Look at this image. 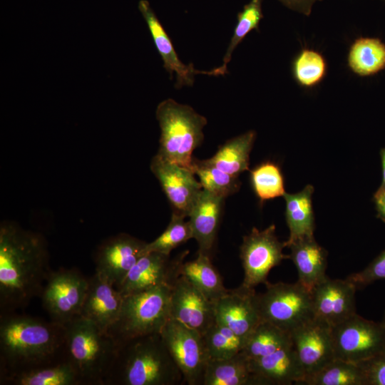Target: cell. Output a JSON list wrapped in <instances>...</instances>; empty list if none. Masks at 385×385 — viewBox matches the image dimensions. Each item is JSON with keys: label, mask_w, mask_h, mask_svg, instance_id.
I'll use <instances>...</instances> for the list:
<instances>
[{"label": "cell", "mask_w": 385, "mask_h": 385, "mask_svg": "<svg viewBox=\"0 0 385 385\" xmlns=\"http://www.w3.org/2000/svg\"><path fill=\"white\" fill-rule=\"evenodd\" d=\"M257 303L261 321L289 333L314 318L311 292L298 282H267Z\"/></svg>", "instance_id": "7"}, {"label": "cell", "mask_w": 385, "mask_h": 385, "mask_svg": "<svg viewBox=\"0 0 385 385\" xmlns=\"http://www.w3.org/2000/svg\"><path fill=\"white\" fill-rule=\"evenodd\" d=\"M66 360L64 325L16 312L0 314V376Z\"/></svg>", "instance_id": "2"}, {"label": "cell", "mask_w": 385, "mask_h": 385, "mask_svg": "<svg viewBox=\"0 0 385 385\" xmlns=\"http://www.w3.org/2000/svg\"><path fill=\"white\" fill-rule=\"evenodd\" d=\"M172 288L162 285L123 297L118 317L107 330L118 345L138 337L160 333L170 317Z\"/></svg>", "instance_id": "6"}, {"label": "cell", "mask_w": 385, "mask_h": 385, "mask_svg": "<svg viewBox=\"0 0 385 385\" xmlns=\"http://www.w3.org/2000/svg\"><path fill=\"white\" fill-rule=\"evenodd\" d=\"M262 0H251L245 4L243 9L237 14V22L227 49L223 58L222 66L212 70V76H223L227 72V63L238 44L252 30H257L263 18Z\"/></svg>", "instance_id": "33"}, {"label": "cell", "mask_w": 385, "mask_h": 385, "mask_svg": "<svg viewBox=\"0 0 385 385\" xmlns=\"http://www.w3.org/2000/svg\"><path fill=\"white\" fill-rule=\"evenodd\" d=\"M380 322H381V324H382V326L384 327V328L385 329V312L384 313V316L382 317V319H381V321Z\"/></svg>", "instance_id": "43"}, {"label": "cell", "mask_w": 385, "mask_h": 385, "mask_svg": "<svg viewBox=\"0 0 385 385\" xmlns=\"http://www.w3.org/2000/svg\"><path fill=\"white\" fill-rule=\"evenodd\" d=\"M170 317L202 334L216 321L215 302L180 275L172 288Z\"/></svg>", "instance_id": "16"}, {"label": "cell", "mask_w": 385, "mask_h": 385, "mask_svg": "<svg viewBox=\"0 0 385 385\" xmlns=\"http://www.w3.org/2000/svg\"><path fill=\"white\" fill-rule=\"evenodd\" d=\"M174 361L188 385H202L208 361L202 337L196 330L170 318L160 332Z\"/></svg>", "instance_id": "11"}, {"label": "cell", "mask_w": 385, "mask_h": 385, "mask_svg": "<svg viewBox=\"0 0 385 385\" xmlns=\"http://www.w3.org/2000/svg\"><path fill=\"white\" fill-rule=\"evenodd\" d=\"M305 378L335 359L331 327L312 319L290 332Z\"/></svg>", "instance_id": "17"}, {"label": "cell", "mask_w": 385, "mask_h": 385, "mask_svg": "<svg viewBox=\"0 0 385 385\" xmlns=\"http://www.w3.org/2000/svg\"><path fill=\"white\" fill-rule=\"evenodd\" d=\"M331 332L335 359L358 364L385 351V329L381 322L356 313Z\"/></svg>", "instance_id": "8"}, {"label": "cell", "mask_w": 385, "mask_h": 385, "mask_svg": "<svg viewBox=\"0 0 385 385\" xmlns=\"http://www.w3.org/2000/svg\"><path fill=\"white\" fill-rule=\"evenodd\" d=\"M192 171L197 175L202 189L225 199L237 192L240 188L238 177L217 168L206 159L194 158Z\"/></svg>", "instance_id": "34"}, {"label": "cell", "mask_w": 385, "mask_h": 385, "mask_svg": "<svg viewBox=\"0 0 385 385\" xmlns=\"http://www.w3.org/2000/svg\"><path fill=\"white\" fill-rule=\"evenodd\" d=\"M202 337L208 360L229 358L242 351L246 341L216 321Z\"/></svg>", "instance_id": "32"}, {"label": "cell", "mask_w": 385, "mask_h": 385, "mask_svg": "<svg viewBox=\"0 0 385 385\" xmlns=\"http://www.w3.org/2000/svg\"><path fill=\"white\" fill-rule=\"evenodd\" d=\"M292 72L296 81L300 86L305 88L315 86L326 75L325 58L314 50L304 48L294 58Z\"/></svg>", "instance_id": "36"}, {"label": "cell", "mask_w": 385, "mask_h": 385, "mask_svg": "<svg viewBox=\"0 0 385 385\" xmlns=\"http://www.w3.org/2000/svg\"><path fill=\"white\" fill-rule=\"evenodd\" d=\"M185 219V217L173 212L163 232L151 242L147 243L145 252L170 255L173 250L193 239L190 223Z\"/></svg>", "instance_id": "37"}, {"label": "cell", "mask_w": 385, "mask_h": 385, "mask_svg": "<svg viewBox=\"0 0 385 385\" xmlns=\"http://www.w3.org/2000/svg\"><path fill=\"white\" fill-rule=\"evenodd\" d=\"M188 253V250L171 258L170 255L146 252L133 266L116 289L124 297L158 286L173 287L180 276V267Z\"/></svg>", "instance_id": "13"}, {"label": "cell", "mask_w": 385, "mask_h": 385, "mask_svg": "<svg viewBox=\"0 0 385 385\" xmlns=\"http://www.w3.org/2000/svg\"><path fill=\"white\" fill-rule=\"evenodd\" d=\"M52 270L44 237L17 223L0 225V314L25 308L40 297Z\"/></svg>", "instance_id": "1"}, {"label": "cell", "mask_w": 385, "mask_h": 385, "mask_svg": "<svg viewBox=\"0 0 385 385\" xmlns=\"http://www.w3.org/2000/svg\"><path fill=\"white\" fill-rule=\"evenodd\" d=\"M147 243L127 233L104 240L93 255L95 272L117 288L136 262L146 253Z\"/></svg>", "instance_id": "12"}, {"label": "cell", "mask_w": 385, "mask_h": 385, "mask_svg": "<svg viewBox=\"0 0 385 385\" xmlns=\"http://www.w3.org/2000/svg\"><path fill=\"white\" fill-rule=\"evenodd\" d=\"M255 385L304 383V370L292 343L267 356L250 359Z\"/></svg>", "instance_id": "20"}, {"label": "cell", "mask_w": 385, "mask_h": 385, "mask_svg": "<svg viewBox=\"0 0 385 385\" xmlns=\"http://www.w3.org/2000/svg\"><path fill=\"white\" fill-rule=\"evenodd\" d=\"M308 385H366L363 371L354 362L334 359L317 371L307 376Z\"/></svg>", "instance_id": "31"}, {"label": "cell", "mask_w": 385, "mask_h": 385, "mask_svg": "<svg viewBox=\"0 0 385 385\" xmlns=\"http://www.w3.org/2000/svg\"><path fill=\"white\" fill-rule=\"evenodd\" d=\"M383 1H385V0H383Z\"/></svg>", "instance_id": "44"}, {"label": "cell", "mask_w": 385, "mask_h": 385, "mask_svg": "<svg viewBox=\"0 0 385 385\" xmlns=\"http://www.w3.org/2000/svg\"><path fill=\"white\" fill-rule=\"evenodd\" d=\"M285 247L279 241L275 233V225H270L263 230L253 227L243 237L240 247V256L244 270L242 286L255 289L260 284H267L270 271L289 258L282 252Z\"/></svg>", "instance_id": "10"}, {"label": "cell", "mask_w": 385, "mask_h": 385, "mask_svg": "<svg viewBox=\"0 0 385 385\" xmlns=\"http://www.w3.org/2000/svg\"><path fill=\"white\" fill-rule=\"evenodd\" d=\"M224 200L202 189L188 215L197 252L210 257L217 238Z\"/></svg>", "instance_id": "22"}, {"label": "cell", "mask_w": 385, "mask_h": 385, "mask_svg": "<svg viewBox=\"0 0 385 385\" xmlns=\"http://www.w3.org/2000/svg\"><path fill=\"white\" fill-rule=\"evenodd\" d=\"M180 275L185 277L207 298L215 301L229 291L223 284L222 277L211 262L210 256L197 252L191 261L183 262Z\"/></svg>", "instance_id": "28"}, {"label": "cell", "mask_w": 385, "mask_h": 385, "mask_svg": "<svg viewBox=\"0 0 385 385\" xmlns=\"http://www.w3.org/2000/svg\"><path fill=\"white\" fill-rule=\"evenodd\" d=\"M202 385H255L250 359L242 352L222 359H209Z\"/></svg>", "instance_id": "25"}, {"label": "cell", "mask_w": 385, "mask_h": 385, "mask_svg": "<svg viewBox=\"0 0 385 385\" xmlns=\"http://www.w3.org/2000/svg\"><path fill=\"white\" fill-rule=\"evenodd\" d=\"M313 192L314 187L307 185L299 192L284 193L285 219L289 230V236L284 242L285 247L297 240L314 236L315 224L312 202Z\"/></svg>", "instance_id": "24"}, {"label": "cell", "mask_w": 385, "mask_h": 385, "mask_svg": "<svg viewBox=\"0 0 385 385\" xmlns=\"http://www.w3.org/2000/svg\"><path fill=\"white\" fill-rule=\"evenodd\" d=\"M347 61L358 76L374 75L385 68V43L378 38H358L349 48Z\"/></svg>", "instance_id": "29"}, {"label": "cell", "mask_w": 385, "mask_h": 385, "mask_svg": "<svg viewBox=\"0 0 385 385\" xmlns=\"http://www.w3.org/2000/svg\"><path fill=\"white\" fill-rule=\"evenodd\" d=\"M64 327L66 359L76 371L80 385H105L117 354L115 340L80 315Z\"/></svg>", "instance_id": "4"}, {"label": "cell", "mask_w": 385, "mask_h": 385, "mask_svg": "<svg viewBox=\"0 0 385 385\" xmlns=\"http://www.w3.org/2000/svg\"><path fill=\"white\" fill-rule=\"evenodd\" d=\"M123 300L121 293L95 272L88 278L80 316L92 321L101 330L107 332L118 317Z\"/></svg>", "instance_id": "21"}, {"label": "cell", "mask_w": 385, "mask_h": 385, "mask_svg": "<svg viewBox=\"0 0 385 385\" xmlns=\"http://www.w3.org/2000/svg\"><path fill=\"white\" fill-rule=\"evenodd\" d=\"M346 279L354 284L357 289L385 279V250L364 270L349 275Z\"/></svg>", "instance_id": "38"}, {"label": "cell", "mask_w": 385, "mask_h": 385, "mask_svg": "<svg viewBox=\"0 0 385 385\" xmlns=\"http://www.w3.org/2000/svg\"><path fill=\"white\" fill-rule=\"evenodd\" d=\"M0 384L80 385V383L73 366L66 360L0 376Z\"/></svg>", "instance_id": "27"}, {"label": "cell", "mask_w": 385, "mask_h": 385, "mask_svg": "<svg viewBox=\"0 0 385 385\" xmlns=\"http://www.w3.org/2000/svg\"><path fill=\"white\" fill-rule=\"evenodd\" d=\"M256 138L255 130L235 136L220 145L206 160L217 168L238 177L249 170L250 154Z\"/></svg>", "instance_id": "26"}, {"label": "cell", "mask_w": 385, "mask_h": 385, "mask_svg": "<svg viewBox=\"0 0 385 385\" xmlns=\"http://www.w3.org/2000/svg\"><path fill=\"white\" fill-rule=\"evenodd\" d=\"M88 279L76 268H60L48 276L41 294L51 320L65 325L80 315Z\"/></svg>", "instance_id": "9"}, {"label": "cell", "mask_w": 385, "mask_h": 385, "mask_svg": "<svg viewBox=\"0 0 385 385\" xmlns=\"http://www.w3.org/2000/svg\"><path fill=\"white\" fill-rule=\"evenodd\" d=\"M150 166L173 205L174 212L188 217L202 190L195 173L187 168L165 160L157 153L152 158Z\"/></svg>", "instance_id": "15"}, {"label": "cell", "mask_w": 385, "mask_h": 385, "mask_svg": "<svg viewBox=\"0 0 385 385\" xmlns=\"http://www.w3.org/2000/svg\"><path fill=\"white\" fill-rule=\"evenodd\" d=\"M215 320L240 337H247L261 322L255 289L240 285L214 301Z\"/></svg>", "instance_id": "18"}, {"label": "cell", "mask_w": 385, "mask_h": 385, "mask_svg": "<svg viewBox=\"0 0 385 385\" xmlns=\"http://www.w3.org/2000/svg\"><path fill=\"white\" fill-rule=\"evenodd\" d=\"M118 346L105 385H177L184 382L160 333L133 338Z\"/></svg>", "instance_id": "3"}, {"label": "cell", "mask_w": 385, "mask_h": 385, "mask_svg": "<svg viewBox=\"0 0 385 385\" xmlns=\"http://www.w3.org/2000/svg\"><path fill=\"white\" fill-rule=\"evenodd\" d=\"M287 247L289 258L294 264L298 273V282L309 292L327 275V252L313 237L297 240Z\"/></svg>", "instance_id": "23"}, {"label": "cell", "mask_w": 385, "mask_h": 385, "mask_svg": "<svg viewBox=\"0 0 385 385\" xmlns=\"http://www.w3.org/2000/svg\"><path fill=\"white\" fill-rule=\"evenodd\" d=\"M373 200L376 210V217L385 222V190H376Z\"/></svg>", "instance_id": "41"}, {"label": "cell", "mask_w": 385, "mask_h": 385, "mask_svg": "<svg viewBox=\"0 0 385 385\" xmlns=\"http://www.w3.org/2000/svg\"><path fill=\"white\" fill-rule=\"evenodd\" d=\"M138 9L147 23L155 48L163 60L164 68L169 73L170 78L173 73H175L176 88L185 86H192L196 74L211 76L210 71H199L192 63L187 65L181 61L170 38L147 0L139 1Z\"/></svg>", "instance_id": "19"}, {"label": "cell", "mask_w": 385, "mask_h": 385, "mask_svg": "<svg viewBox=\"0 0 385 385\" xmlns=\"http://www.w3.org/2000/svg\"><path fill=\"white\" fill-rule=\"evenodd\" d=\"M252 188L261 202L284 196V180L279 166L266 161L250 170Z\"/></svg>", "instance_id": "35"}, {"label": "cell", "mask_w": 385, "mask_h": 385, "mask_svg": "<svg viewBox=\"0 0 385 385\" xmlns=\"http://www.w3.org/2000/svg\"><path fill=\"white\" fill-rule=\"evenodd\" d=\"M289 9L309 16L314 4L322 0H278Z\"/></svg>", "instance_id": "40"}, {"label": "cell", "mask_w": 385, "mask_h": 385, "mask_svg": "<svg viewBox=\"0 0 385 385\" xmlns=\"http://www.w3.org/2000/svg\"><path fill=\"white\" fill-rule=\"evenodd\" d=\"M155 115L160 128L157 154L192 170V153L203 141L206 118L172 98L161 101Z\"/></svg>", "instance_id": "5"}, {"label": "cell", "mask_w": 385, "mask_h": 385, "mask_svg": "<svg viewBox=\"0 0 385 385\" xmlns=\"http://www.w3.org/2000/svg\"><path fill=\"white\" fill-rule=\"evenodd\" d=\"M292 343L290 333L269 323L261 321L247 337L242 352L255 359L270 354Z\"/></svg>", "instance_id": "30"}, {"label": "cell", "mask_w": 385, "mask_h": 385, "mask_svg": "<svg viewBox=\"0 0 385 385\" xmlns=\"http://www.w3.org/2000/svg\"><path fill=\"white\" fill-rule=\"evenodd\" d=\"M380 156L381 161V168H382V180L381 183L377 190L381 191L385 190V148H383L380 150Z\"/></svg>", "instance_id": "42"}, {"label": "cell", "mask_w": 385, "mask_h": 385, "mask_svg": "<svg viewBox=\"0 0 385 385\" xmlns=\"http://www.w3.org/2000/svg\"><path fill=\"white\" fill-rule=\"evenodd\" d=\"M358 364L363 371L366 385H385V351Z\"/></svg>", "instance_id": "39"}, {"label": "cell", "mask_w": 385, "mask_h": 385, "mask_svg": "<svg viewBox=\"0 0 385 385\" xmlns=\"http://www.w3.org/2000/svg\"><path fill=\"white\" fill-rule=\"evenodd\" d=\"M356 289L347 279L326 276L311 292L314 319L332 328L355 314Z\"/></svg>", "instance_id": "14"}]
</instances>
